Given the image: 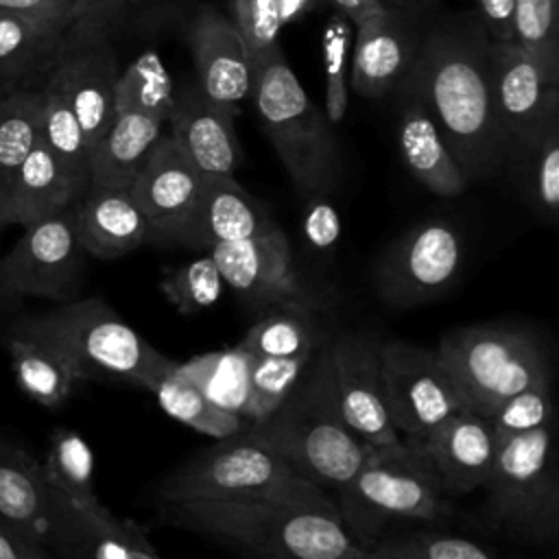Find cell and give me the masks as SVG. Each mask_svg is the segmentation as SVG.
Instances as JSON below:
<instances>
[{
    "label": "cell",
    "instance_id": "cell-9",
    "mask_svg": "<svg viewBox=\"0 0 559 559\" xmlns=\"http://www.w3.org/2000/svg\"><path fill=\"white\" fill-rule=\"evenodd\" d=\"M555 426L498 441L485 480L487 518L507 535L552 542L559 533V472L552 445Z\"/></svg>",
    "mask_w": 559,
    "mask_h": 559
},
{
    "label": "cell",
    "instance_id": "cell-28",
    "mask_svg": "<svg viewBox=\"0 0 559 559\" xmlns=\"http://www.w3.org/2000/svg\"><path fill=\"white\" fill-rule=\"evenodd\" d=\"M162 127L164 120L159 118L138 111H118L109 129L90 151V188H129L159 140Z\"/></svg>",
    "mask_w": 559,
    "mask_h": 559
},
{
    "label": "cell",
    "instance_id": "cell-20",
    "mask_svg": "<svg viewBox=\"0 0 559 559\" xmlns=\"http://www.w3.org/2000/svg\"><path fill=\"white\" fill-rule=\"evenodd\" d=\"M275 225L264 205L234 177H207L192 210L175 229L168 245L210 251L221 242L251 238Z\"/></svg>",
    "mask_w": 559,
    "mask_h": 559
},
{
    "label": "cell",
    "instance_id": "cell-32",
    "mask_svg": "<svg viewBox=\"0 0 559 559\" xmlns=\"http://www.w3.org/2000/svg\"><path fill=\"white\" fill-rule=\"evenodd\" d=\"M63 35V26L0 11V90L50 68Z\"/></svg>",
    "mask_w": 559,
    "mask_h": 559
},
{
    "label": "cell",
    "instance_id": "cell-26",
    "mask_svg": "<svg viewBox=\"0 0 559 559\" xmlns=\"http://www.w3.org/2000/svg\"><path fill=\"white\" fill-rule=\"evenodd\" d=\"M52 504L55 491L41 463L26 450L0 439V518L48 546Z\"/></svg>",
    "mask_w": 559,
    "mask_h": 559
},
{
    "label": "cell",
    "instance_id": "cell-17",
    "mask_svg": "<svg viewBox=\"0 0 559 559\" xmlns=\"http://www.w3.org/2000/svg\"><path fill=\"white\" fill-rule=\"evenodd\" d=\"M48 548L59 559H159L144 531L103 502L76 507L55 493Z\"/></svg>",
    "mask_w": 559,
    "mask_h": 559
},
{
    "label": "cell",
    "instance_id": "cell-34",
    "mask_svg": "<svg viewBox=\"0 0 559 559\" xmlns=\"http://www.w3.org/2000/svg\"><path fill=\"white\" fill-rule=\"evenodd\" d=\"M41 140V90L0 96V205L28 153Z\"/></svg>",
    "mask_w": 559,
    "mask_h": 559
},
{
    "label": "cell",
    "instance_id": "cell-15",
    "mask_svg": "<svg viewBox=\"0 0 559 559\" xmlns=\"http://www.w3.org/2000/svg\"><path fill=\"white\" fill-rule=\"evenodd\" d=\"M489 70L496 114L515 155L535 144L559 109V85L513 41H489Z\"/></svg>",
    "mask_w": 559,
    "mask_h": 559
},
{
    "label": "cell",
    "instance_id": "cell-24",
    "mask_svg": "<svg viewBox=\"0 0 559 559\" xmlns=\"http://www.w3.org/2000/svg\"><path fill=\"white\" fill-rule=\"evenodd\" d=\"M74 229L81 249L100 260L122 258L151 242L148 223L127 188H87L74 203Z\"/></svg>",
    "mask_w": 559,
    "mask_h": 559
},
{
    "label": "cell",
    "instance_id": "cell-3",
    "mask_svg": "<svg viewBox=\"0 0 559 559\" xmlns=\"http://www.w3.org/2000/svg\"><path fill=\"white\" fill-rule=\"evenodd\" d=\"M240 435L273 452L301 478L332 491L356 474L367 452V443L338 411L325 341L286 400Z\"/></svg>",
    "mask_w": 559,
    "mask_h": 559
},
{
    "label": "cell",
    "instance_id": "cell-52",
    "mask_svg": "<svg viewBox=\"0 0 559 559\" xmlns=\"http://www.w3.org/2000/svg\"><path fill=\"white\" fill-rule=\"evenodd\" d=\"M338 13H343L354 26L360 24L367 17L380 15L384 13V7L380 4V0H330Z\"/></svg>",
    "mask_w": 559,
    "mask_h": 559
},
{
    "label": "cell",
    "instance_id": "cell-11",
    "mask_svg": "<svg viewBox=\"0 0 559 559\" xmlns=\"http://www.w3.org/2000/svg\"><path fill=\"white\" fill-rule=\"evenodd\" d=\"M463 266V236L445 218H428L384 251L378 271V295L391 308H415L443 295Z\"/></svg>",
    "mask_w": 559,
    "mask_h": 559
},
{
    "label": "cell",
    "instance_id": "cell-6",
    "mask_svg": "<svg viewBox=\"0 0 559 559\" xmlns=\"http://www.w3.org/2000/svg\"><path fill=\"white\" fill-rule=\"evenodd\" d=\"M251 98L295 188L306 197L328 194L341 173L338 146L328 118L286 63L282 46L253 63Z\"/></svg>",
    "mask_w": 559,
    "mask_h": 559
},
{
    "label": "cell",
    "instance_id": "cell-4",
    "mask_svg": "<svg viewBox=\"0 0 559 559\" xmlns=\"http://www.w3.org/2000/svg\"><path fill=\"white\" fill-rule=\"evenodd\" d=\"M334 502L360 546L395 522H439L450 509L426 456L408 441L367 445L356 474L334 491Z\"/></svg>",
    "mask_w": 559,
    "mask_h": 559
},
{
    "label": "cell",
    "instance_id": "cell-27",
    "mask_svg": "<svg viewBox=\"0 0 559 559\" xmlns=\"http://www.w3.org/2000/svg\"><path fill=\"white\" fill-rule=\"evenodd\" d=\"M79 199L70 177L39 140L20 166L0 205V229L4 225L26 227L74 205Z\"/></svg>",
    "mask_w": 559,
    "mask_h": 559
},
{
    "label": "cell",
    "instance_id": "cell-37",
    "mask_svg": "<svg viewBox=\"0 0 559 559\" xmlns=\"http://www.w3.org/2000/svg\"><path fill=\"white\" fill-rule=\"evenodd\" d=\"M513 157L520 159L524 201L542 221H555L559 212V109L550 114L535 144Z\"/></svg>",
    "mask_w": 559,
    "mask_h": 559
},
{
    "label": "cell",
    "instance_id": "cell-48",
    "mask_svg": "<svg viewBox=\"0 0 559 559\" xmlns=\"http://www.w3.org/2000/svg\"><path fill=\"white\" fill-rule=\"evenodd\" d=\"M76 0H0V11L68 28L74 17Z\"/></svg>",
    "mask_w": 559,
    "mask_h": 559
},
{
    "label": "cell",
    "instance_id": "cell-16",
    "mask_svg": "<svg viewBox=\"0 0 559 559\" xmlns=\"http://www.w3.org/2000/svg\"><path fill=\"white\" fill-rule=\"evenodd\" d=\"M380 343L369 334H343L325 341L338 411L367 445L402 441L382 397Z\"/></svg>",
    "mask_w": 559,
    "mask_h": 559
},
{
    "label": "cell",
    "instance_id": "cell-35",
    "mask_svg": "<svg viewBox=\"0 0 559 559\" xmlns=\"http://www.w3.org/2000/svg\"><path fill=\"white\" fill-rule=\"evenodd\" d=\"M41 142L83 197L90 188V148L70 103L50 81L41 90Z\"/></svg>",
    "mask_w": 559,
    "mask_h": 559
},
{
    "label": "cell",
    "instance_id": "cell-39",
    "mask_svg": "<svg viewBox=\"0 0 559 559\" xmlns=\"http://www.w3.org/2000/svg\"><path fill=\"white\" fill-rule=\"evenodd\" d=\"M559 2L557 0H515L513 37L528 57L559 85Z\"/></svg>",
    "mask_w": 559,
    "mask_h": 559
},
{
    "label": "cell",
    "instance_id": "cell-29",
    "mask_svg": "<svg viewBox=\"0 0 559 559\" xmlns=\"http://www.w3.org/2000/svg\"><path fill=\"white\" fill-rule=\"evenodd\" d=\"M146 391L157 400L159 408L168 417L212 439L236 437L249 426L247 419H242L240 415L227 413L212 404L201 393V389L188 376H183L179 362L173 358H168L153 373Z\"/></svg>",
    "mask_w": 559,
    "mask_h": 559
},
{
    "label": "cell",
    "instance_id": "cell-42",
    "mask_svg": "<svg viewBox=\"0 0 559 559\" xmlns=\"http://www.w3.org/2000/svg\"><path fill=\"white\" fill-rule=\"evenodd\" d=\"M312 356H290V358L255 356L253 358L251 378H249V397L245 406L247 424L264 419L286 400V395L293 391V386L301 378Z\"/></svg>",
    "mask_w": 559,
    "mask_h": 559
},
{
    "label": "cell",
    "instance_id": "cell-25",
    "mask_svg": "<svg viewBox=\"0 0 559 559\" xmlns=\"http://www.w3.org/2000/svg\"><path fill=\"white\" fill-rule=\"evenodd\" d=\"M397 116V148L406 170L437 197H459L469 186L467 177L450 155L432 118L419 96L404 83Z\"/></svg>",
    "mask_w": 559,
    "mask_h": 559
},
{
    "label": "cell",
    "instance_id": "cell-45",
    "mask_svg": "<svg viewBox=\"0 0 559 559\" xmlns=\"http://www.w3.org/2000/svg\"><path fill=\"white\" fill-rule=\"evenodd\" d=\"M231 22L247 48L251 68L269 50L280 46L282 22L275 0H234Z\"/></svg>",
    "mask_w": 559,
    "mask_h": 559
},
{
    "label": "cell",
    "instance_id": "cell-30",
    "mask_svg": "<svg viewBox=\"0 0 559 559\" xmlns=\"http://www.w3.org/2000/svg\"><path fill=\"white\" fill-rule=\"evenodd\" d=\"M260 312L242 341H238L253 356H312L323 345L321 321L312 299L286 301Z\"/></svg>",
    "mask_w": 559,
    "mask_h": 559
},
{
    "label": "cell",
    "instance_id": "cell-46",
    "mask_svg": "<svg viewBox=\"0 0 559 559\" xmlns=\"http://www.w3.org/2000/svg\"><path fill=\"white\" fill-rule=\"evenodd\" d=\"M301 231L308 249L317 255L334 253L341 238V218L325 194H308Z\"/></svg>",
    "mask_w": 559,
    "mask_h": 559
},
{
    "label": "cell",
    "instance_id": "cell-51",
    "mask_svg": "<svg viewBox=\"0 0 559 559\" xmlns=\"http://www.w3.org/2000/svg\"><path fill=\"white\" fill-rule=\"evenodd\" d=\"M384 11L402 17L408 24H417L419 20L432 15L439 0H380Z\"/></svg>",
    "mask_w": 559,
    "mask_h": 559
},
{
    "label": "cell",
    "instance_id": "cell-8",
    "mask_svg": "<svg viewBox=\"0 0 559 559\" xmlns=\"http://www.w3.org/2000/svg\"><path fill=\"white\" fill-rule=\"evenodd\" d=\"M435 352L463 406L485 417L509 395L550 380L544 347L518 325H463L448 332Z\"/></svg>",
    "mask_w": 559,
    "mask_h": 559
},
{
    "label": "cell",
    "instance_id": "cell-19",
    "mask_svg": "<svg viewBox=\"0 0 559 559\" xmlns=\"http://www.w3.org/2000/svg\"><path fill=\"white\" fill-rule=\"evenodd\" d=\"M190 46L201 92L234 118L251 96L253 68L231 17L201 7L190 26Z\"/></svg>",
    "mask_w": 559,
    "mask_h": 559
},
{
    "label": "cell",
    "instance_id": "cell-44",
    "mask_svg": "<svg viewBox=\"0 0 559 559\" xmlns=\"http://www.w3.org/2000/svg\"><path fill=\"white\" fill-rule=\"evenodd\" d=\"M487 421L498 441L531 432L535 428L555 426L550 380L535 382V384L509 395L487 415Z\"/></svg>",
    "mask_w": 559,
    "mask_h": 559
},
{
    "label": "cell",
    "instance_id": "cell-49",
    "mask_svg": "<svg viewBox=\"0 0 559 559\" xmlns=\"http://www.w3.org/2000/svg\"><path fill=\"white\" fill-rule=\"evenodd\" d=\"M0 559H57L55 552L0 518Z\"/></svg>",
    "mask_w": 559,
    "mask_h": 559
},
{
    "label": "cell",
    "instance_id": "cell-5",
    "mask_svg": "<svg viewBox=\"0 0 559 559\" xmlns=\"http://www.w3.org/2000/svg\"><path fill=\"white\" fill-rule=\"evenodd\" d=\"M11 334L33 336L57 347L79 380L124 382L144 391L153 373L170 358L98 297L66 301L55 310L26 317L11 325Z\"/></svg>",
    "mask_w": 559,
    "mask_h": 559
},
{
    "label": "cell",
    "instance_id": "cell-23",
    "mask_svg": "<svg viewBox=\"0 0 559 559\" xmlns=\"http://www.w3.org/2000/svg\"><path fill=\"white\" fill-rule=\"evenodd\" d=\"M354 28L349 83L360 96L380 98L400 85L415 59L413 24L384 11Z\"/></svg>",
    "mask_w": 559,
    "mask_h": 559
},
{
    "label": "cell",
    "instance_id": "cell-31",
    "mask_svg": "<svg viewBox=\"0 0 559 559\" xmlns=\"http://www.w3.org/2000/svg\"><path fill=\"white\" fill-rule=\"evenodd\" d=\"M7 352L17 386L44 408L66 404L74 384L81 382L68 358L46 341L9 332Z\"/></svg>",
    "mask_w": 559,
    "mask_h": 559
},
{
    "label": "cell",
    "instance_id": "cell-40",
    "mask_svg": "<svg viewBox=\"0 0 559 559\" xmlns=\"http://www.w3.org/2000/svg\"><path fill=\"white\" fill-rule=\"evenodd\" d=\"M360 559H498L491 548L443 531L376 539L362 546Z\"/></svg>",
    "mask_w": 559,
    "mask_h": 559
},
{
    "label": "cell",
    "instance_id": "cell-1",
    "mask_svg": "<svg viewBox=\"0 0 559 559\" xmlns=\"http://www.w3.org/2000/svg\"><path fill=\"white\" fill-rule=\"evenodd\" d=\"M489 41L478 17L450 15L426 33L400 81L419 96L467 181L491 177L513 155L493 105Z\"/></svg>",
    "mask_w": 559,
    "mask_h": 559
},
{
    "label": "cell",
    "instance_id": "cell-41",
    "mask_svg": "<svg viewBox=\"0 0 559 559\" xmlns=\"http://www.w3.org/2000/svg\"><path fill=\"white\" fill-rule=\"evenodd\" d=\"M159 288L177 312L192 317L216 306L223 295L225 282L212 255L205 251V255L168 269L159 280Z\"/></svg>",
    "mask_w": 559,
    "mask_h": 559
},
{
    "label": "cell",
    "instance_id": "cell-2",
    "mask_svg": "<svg viewBox=\"0 0 559 559\" xmlns=\"http://www.w3.org/2000/svg\"><path fill=\"white\" fill-rule=\"evenodd\" d=\"M164 518L251 559H360L336 504L245 500L164 504Z\"/></svg>",
    "mask_w": 559,
    "mask_h": 559
},
{
    "label": "cell",
    "instance_id": "cell-7",
    "mask_svg": "<svg viewBox=\"0 0 559 559\" xmlns=\"http://www.w3.org/2000/svg\"><path fill=\"white\" fill-rule=\"evenodd\" d=\"M157 493L164 504L245 500L336 504L325 489L301 478L273 452L242 435L216 439L212 448L173 469Z\"/></svg>",
    "mask_w": 559,
    "mask_h": 559
},
{
    "label": "cell",
    "instance_id": "cell-36",
    "mask_svg": "<svg viewBox=\"0 0 559 559\" xmlns=\"http://www.w3.org/2000/svg\"><path fill=\"white\" fill-rule=\"evenodd\" d=\"M44 476L55 493L76 507L98 504L94 489V452L72 428H57L41 463Z\"/></svg>",
    "mask_w": 559,
    "mask_h": 559
},
{
    "label": "cell",
    "instance_id": "cell-10",
    "mask_svg": "<svg viewBox=\"0 0 559 559\" xmlns=\"http://www.w3.org/2000/svg\"><path fill=\"white\" fill-rule=\"evenodd\" d=\"M380 382L389 419L400 439L408 443H419L465 408L435 349L406 341H382Z\"/></svg>",
    "mask_w": 559,
    "mask_h": 559
},
{
    "label": "cell",
    "instance_id": "cell-13",
    "mask_svg": "<svg viewBox=\"0 0 559 559\" xmlns=\"http://www.w3.org/2000/svg\"><path fill=\"white\" fill-rule=\"evenodd\" d=\"M118 72L109 33L66 28L57 57L50 63L48 81L70 103L90 151L116 116L114 87Z\"/></svg>",
    "mask_w": 559,
    "mask_h": 559
},
{
    "label": "cell",
    "instance_id": "cell-12",
    "mask_svg": "<svg viewBox=\"0 0 559 559\" xmlns=\"http://www.w3.org/2000/svg\"><path fill=\"white\" fill-rule=\"evenodd\" d=\"M83 249L74 229V205L24 227L0 260V290L68 301L79 286Z\"/></svg>",
    "mask_w": 559,
    "mask_h": 559
},
{
    "label": "cell",
    "instance_id": "cell-38",
    "mask_svg": "<svg viewBox=\"0 0 559 559\" xmlns=\"http://www.w3.org/2000/svg\"><path fill=\"white\" fill-rule=\"evenodd\" d=\"M175 105L173 79L155 50H144L122 72L114 87V109L138 111L159 120H168Z\"/></svg>",
    "mask_w": 559,
    "mask_h": 559
},
{
    "label": "cell",
    "instance_id": "cell-33",
    "mask_svg": "<svg viewBox=\"0 0 559 559\" xmlns=\"http://www.w3.org/2000/svg\"><path fill=\"white\" fill-rule=\"evenodd\" d=\"M253 358L242 343H236L234 347L197 354L179 362V369L212 404L245 419Z\"/></svg>",
    "mask_w": 559,
    "mask_h": 559
},
{
    "label": "cell",
    "instance_id": "cell-18",
    "mask_svg": "<svg viewBox=\"0 0 559 559\" xmlns=\"http://www.w3.org/2000/svg\"><path fill=\"white\" fill-rule=\"evenodd\" d=\"M201 186L203 177L183 157L173 135H159L127 188L148 223L151 242L168 245L192 210Z\"/></svg>",
    "mask_w": 559,
    "mask_h": 559
},
{
    "label": "cell",
    "instance_id": "cell-21",
    "mask_svg": "<svg viewBox=\"0 0 559 559\" xmlns=\"http://www.w3.org/2000/svg\"><path fill=\"white\" fill-rule=\"evenodd\" d=\"M413 445L421 450L445 493H469L483 487L498 452L487 417L472 408H461Z\"/></svg>",
    "mask_w": 559,
    "mask_h": 559
},
{
    "label": "cell",
    "instance_id": "cell-47",
    "mask_svg": "<svg viewBox=\"0 0 559 559\" xmlns=\"http://www.w3.org/2000/svg\"><path fill=\"white\" fill-rule=\"evenodd\" d=\"M140 2L144 0H76L70 26L109 33L118 15H122V11L131 7H138Z\"/></svg>",
    "mask_w": 559,
    "mask_h": 559
},
{
    "label": "cell",
    "instance_id": "cell-22",
    "mask_svg": "<svg viewBox=\"0 0 559 559\" xmlns=\"http://www.w3.org/2000/svg\"><path fill=\"white\" fill-rule=\"evenodd\" d=\"M166 122H170L175 144L203 179L234 177L242 162L234 118L216 107L199 85L175 96Z\"/></svg>",
    "mask_w": 559,
    "mask_h": 559
},
{
    "label": "cell",
    "instance_id": "cell-50",
    "mask_svg": "<svg viewBox=\"0 0 559 559\" xmlns=\"http://www.w3.org/2000/svg\"><path fill=\"white\" fill-rule=\"evenodd\" d=\"M515 0H476L478 22L493 41H511Z\"/></svg>",
    "mask_w": 559,
    "mask_h": 559
},
{
    "label": "cell",
    "instance_id": "cell-53",
    "mask_svg": "<svg viewBox=\"0 0 559 559\" xmlns=\"http://www.w3.org/2000/svg\"><path fill=\"white\" fill-rule=\"evenodd\" d=\"M317 4H319V0H275V7H277L282 26L301 20V17H304L306 13H310Z\"/></svg>",
    "mask_w": 559,
    "mask_h": 559
},
{
    "label": "cell",
    "instance_id": "cell-14",
    "mask_svg": "<svg viewBox=\"0 0 559 559\" xmlns=\"http://www.w3.org/2000/svg\"><path fill=\"white\" fill-rule=\"evenodd\" d=\"M240 301L264 310L286 301L312 299L293 264L290 242L280 225L264 234L221 242L207 251Z\"/></svg>",
    "mask_w": 559,
    "mask_h": 559
},
{
    "label": "cell",
    "instance_id": "cell-43",
    "mask_svg": "<svg viewBox=\"0 0 559 559\" xmlns=\"http://www.w3.org/2000/svg\"><path fill=\"white\" fill-rule=\"evenodd\" d=\"M354 24L336 13L323 28V70H325V118L341 122L349 103V66Z\"/></svg>",
    "mask_w": 559,
    "mask_h": 559
}]
</instances>
